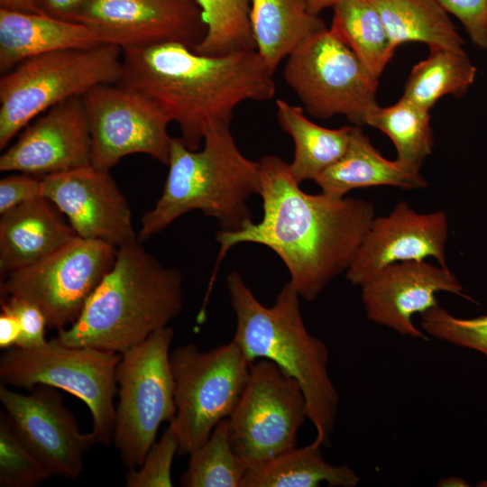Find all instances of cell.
<instances>
[{
	"label": "cell",
	"mask_w": 487,
	"mask_h": 487,
	"mask_svg": "<svg viewBox=\"0 0 487 487\" xmlns=\"http://www.w3.org/2000/svg\"><path fill=\"white\" fill-rule=\"evenodd\" d=\"M250 23L255 50L272 72L302 41L326 28L310 13L308 0H251Z\"/></svg>",
	"instance_id": "603a6c76"
},
{
	"label": "cell",
	"mask_w": 487,
	"mask_h": 487,
	"mask_svg": "<svg viewBox=\"0 0 487 487\" xmlns=\"http://www.w3.org/2000/svg\"><path fill=\"white\" fill-rule=\"evenodd\" d=\"M448 223L443 211L418 213L401 201L385 216L374 217L348 267L346 279L361 286L384 267L428 257L446 267Z\"/></svg>",
	"instance_id": "ac0fdd59"
},
{
	"label": "cell",
	"mask_w": 487,
	"mask_h": 487,
	"mask_svg": "<svg viewBox=\"0 0 487 487\" xmlns=\"http://www.w3.org/2000/svg\"><path fill=\"white\" fill-rule=\"evenodd\" d=\"M91 137V165L109 170L134 153L168 165L172 138L167 115L142 94L117 84H100L82 96Z\"/></svg>",
	"instance_id": "4fadbf2b"
},
{
	"label": "cell",
	"mask_w": 487,
	"mask_h": 487,
	"mask_svg": "<svg viewBox=\"0 0 487 487\" xmlns=\"http://www.w3.org/2000/svg\"><path fill=\"white\" fill-rule=\"evenodd\" d=\"M280 128L294 142V157L289 164L295 181L316 180L346 152L354 125L329 129L318 125L305 115L304 108L276 100Z\"/></svg>",
	"instance_id": "cb8c5ba5"
},
{
	"label": "cell",
	"mask_w": 487,
	"mask_h": 487,
	"mask_svg": "<svg viewBox=\"0 0 487 487\" xmlns=\"http://www.w3.org/2000/svg\"><path fill=\"white\" fill-rule=\"evenodd\" d=\"M420 316L421 327L428 335L487 356V315L462 318L436 305Z\"/></svg>",
	"instance_id": "d6a6232c"
},
{
	"label": "cell",
	"mask_w": 487,
	"mask_h": 487,
	"mask_svg": "<svg viewBox=\"0 0 487 487\" xmlns=\"http://www.w3.org/2000/svg\"><path fill=\"white\" fill-rule=\"evenodd\" d=\"M182 308V275L134 241L117 248L112 269L78 318L55 337L72 347L123 354L168 326Z\"/></svg>",
	"instance_id": "3957f363"
},
{
	"label": "cell",
	"mask_w": 487,
	"mask_h": 487,
	"mask_svg": "<svg viewBox=\"0 0 487 487\" xmlns=\"http://www.w3.org/2000/svg\"><path fill=\"white\" fill-rule=\"evenodd\" d=\"M226 285L236 316L233 340L250 363L270 360L299 383L316 429L314 441L329 447L340 398L327 369V346L306 328L299 295L288 281L273 306L265 307L238 271L227 276Z\"/></svg>",
	"instance_id": "277c9868"
},
{
	"label": "cell",
	"mask_w": 487,
	"mask_h": 487,
	"mask_svg": "<svg viewBox=\"0 0 487 487\" xmlns=\"http://www.w3.org/2000/svg\"><path fill=\"white\" fill-rule=\"evenodd\" d=\"M308 417L299 383L275 363L250 364L244 392L228 419L232 447L246 468L259 465L297 446V435Z\"/></svg>",
	"instance_id": "8fae6325"
},
{
	"label": "cell",
	"mask_w": 487,
	"mask_h": 487,
	"mask_svg": "<svg viewBox=\"0 0 487 487\" xmlns=\"http://www.w3.org/2000/svg\"><path fill=\"white\" fill-rule=\"evenodd\" d=\"M364 124L385 133L394 144L396 161L411 170L419 171L432 152L434 136L429 111L403 96L389 106H375Z\"/></svg>",
	"instance_id": "f1b7e54d"
},
{
	"label": "cell",
	"mask_w": 487,
	"mask_h": 487,
	"mask_svg": "<svg viewBox=\"0 0 487 487\" xmlns=\"http://www.w3.org/2000/svg\"><path fill=\"white\" fill-rule=\"evenodd\" d=\"M341 0H308L310 13L318 15L323 10L333 7Z\"/></svg>",
	"instance_id": "60d3db41"
},
{
	"label": "cell",
	"mask_w": 487,
	"mask_h": 487,
	"mask_svg": "<svg viewBox=\"0 0 487 487\" xmlns=\"http://www.w3.org/2000/svg\"><path fill=\"white\" fill-rule=\"evenodd\" d=\"M117 248L107 243L75 237L30 266L2 280L1 297H15L35 305L57 331L71 326L88 298L112 269Z\"/></svg>",
	"instance_id": "7c38bea8"
},
{
	"label": "cell",
	"mask_w": 487,
	"mask_h": 487,
	"mask_svg": "<svg viewBox=\"0 0 487 487\" xmlns=\"http://www.w3.org/2000/svg\"><path fill=\"white\" fill-rule=\"evenodd\" d=\"M121 357L97 348L68 346L53 338L37 347L5 350L0 358V381L28 391L48 385L78 398L91 412L97 443L106 446L114 436L115 373Z\"/></svg>",
	"instance_id": "52a82bcc"
},
{
	"label": "cell",
	"mask_w": 487,
	"mask_h": 487,
	"mask_svg": "<svg viewBox=\"0 0 487 487\" xmlns=\"http://www.w3.org/2000/svg\"><path fill=\"white\" fill-rule=\"evenodd\" d=\"M77 234L40 197L1 214L0 271L9 272L34 264L69 244Z\"/></svg>",
	"instance_id": "ffe728a7"
},
{
	"label": "cell",
	"mask_w": 487,
	"mask_h": 487,
	"mask_svg": "<svg viewBox=\"0 0 487 487\" xmlns=\"http://www.w3.org/2000/svg\"><path fill=\"white\" fill-rule=\"evenodd\" d=\"M173 335L169 326L160 328L121 354L115 373L119 400L113 440L128 470L142 464L161 424L175 416L170 360Z\"/></svg>",
	"instance_id": "9c48e42d"
},
{
	"label": "cell",
	"mask_w": 487,
	"mask_h": 487,
	"mask_svg": "<svg viewBox=\"0 0 487 487\" xmlns=\"http://www.w3.org/2000/svg\"><path fill=\"white\" fill-rule=\"evenodd\" d=\"M315 182L322 193L335 198H345L350 190L362 188L392 186L417 189L427 187L419 171L411 170L396 160L384 158L358 125H354L345 154Z\"/></svg>",
	"instance_id": "7402d4cb"
},
{
	"label": "cell",
	"mask_w": 487,
	"mask_h": 487,
	"mask_svg": "<svg viewBox=\"0 0 487 487\" xmlns=\"http://www.w3.org/2000/svg\"><path fill=\"white\" fill-rule=\"evenodd\" d=\"M52 476L32 454L13 428L5 411L0 413V486L35 487Z\"/></svg>",
	"instance_id": "1f68e13d"
},
{
	"label": "cell",
	"mask_w": 487,
	"mask_h": 487,
	"mask_svg": "<svg viewBox=\"0 0 487 487\" xmlns=\"http://www.w3.org/2000/svg\"><path fill=\"white\" fill-rule=\"evenodd\" d=\"M75 22L122 50L165 42L193 49L207 31L194 0H87Z\"/></svg>",
	"instance_id": "9a60e30c"
},
{
	"label": "cell",
	"mask_w": 487,
	"mask_h": 487,
	"mask_svg": "<svg viewBox=\"0 0 487 487\" xmlns=\"http://www.w3.org/2000/svg\"><path fill=\"white\" fill-rule=\"evenodd\" d=\"M176 413L170 427L179 442L178 455H189L228 418L246 386L251 363L231 342L203 351L193 343L170 352Z\"/></svg>",
	"instance_id": "ba28073f"
},
{
	"label": "cell",
	"mask_w": 487,
	"mask_h": 487,
	"mask_svg": "<svg viewBox=\"0 0 487 487\" xmlns=\"http://www.w3.org/2000/svg\"><path fill=\"white\" fill-rule=\"evenodd\" d=\"M42 197L41 179L17 174L0 180V214L29 200Z\"/></svg>",
	"instance_id": "8d00e7d4"
},
{
	"label": "cell",
	"mask_w": 487,
	"mask_h": 487,
	"mask_svg": "<svg viewBox=\"0 0 487 487\" xmlns=\"http://www.w3.org/2000/svg\"><path fill=\"white\" fill-rule=\"evenodd\" d=\"M22 394L0 384V400L13 428L51 475L78 478L84 455L97 443L96 434L79 431L56 388L39 384Z\"/></svg>",
	"instance_id": "5bb4252c"
},
{
	"label": "cell",
	"mask_w": 487,
	"mask_h": 487,
	"mask_svg": "<svg viewBox=\"0 0 487 487\" xmlns=\"http://www.w3.org/2000/svg\"><path fill=\"white\" fill-rule=\"evenodd\" d=\"M477 69L463 47L429 48L411 69L402 96L428 111L443 96H462L473 84Z\"/></svg>",
	"instance_id": "4316f807"
},
{
	"label": "cell",
	"mask_w": 487,
	"mask_h": 487,
	"mask_svg": "<svg viewBox=\"0 0 487 487\" xmlns=\"http://www.w3.org/2000/svg\"><path fill=\"white\" fill-rule=\"evenodd\" d=\"M360 287L369 320L417 339L426 340L427 335L414 325L412 317L438 305L437 292H449L475 302L464 293L463 285L447 266L425 261L390 264Z\"/></svg>",
	"instance_id": "e0dca14e"
},
{
	"label": "cell",
	"mask_w": 487,
	"mask_h": 487,
	"mask_svg": "<svg viewBox=\"0 0 487 487\" xmlns=\"http://www.w3.org/2000/svg\"><path fill=\"white\" fill-rule=\"evenodd\" d=\"M189 455L188 468L180 478L181 486L241 487L247 468L232 447L227 418Z\"/></svg>",
	"instance_id": "4dcf8cb0"
},
{
	"label": "cell",
	"mask_w": 487,
	"mask_h": 487,
	"mask_svg": "<svg viewBox=\"0 0 487 487\" xmlns=\"http://www.w3.org/2000/svg\"><path fill=\"white\" fill-rule=\"evenodd\" d=\"M463 24L471 41L487 50V0H436Z\"/></svg>",
	"instance_id": "d590c367"
},
{
	"label": "cell",
	"mask_w": 487,
	"mask_h": 487,
	"mask_svg": "<svg viewBox=\"0 0 487 487\" xmlns=\"http://www.w3.org/2000/svg\"><path fill=\"white\" fill-rule=\"evenodd\" d=\"M21 335L17 317L9 310L1 308L0 348L8 350L16 347Z\"/></svg>",
	"instance_id": "f35d334b"
},
{
	"label": "cell",
	"mask_w": 487,
	"mask_h": 487,
	"mask_svg": "<svg viewBox=\"0 0 487 487\" xmlns=\"http://www.w3.org/2000/svg\"><path fill=\"white\" fill-rule=\"evenodd\" d=\"M168 166L160 198L142 217L139 242L191 210L215 217L223 230H237L253 221L246 202L261 193L260 162L241 152L230 125L209 129L198 150L172 138Z\"/></svg>",
	"instance_id": "5b68a950"
},
{
	"label": "cell",
	"mask_w": 487,
	"mask_h": 487,
	"mask_svg": "<svg viewBox=\"0 0 487 487\" xmlns=\"http://www.w3.org/2000/svg\"><path fill=\"white\" fill-rule=\"evenodd\" d=\"M201 9L207 31L193 51L219 56L255 50L250 23L251 0H194Z\"/></svg>",
	"instance_id": "f546056e"
},
{
	"label": "cell",
	"mask_w": 487,
	"mask_h": 487,
	"mask_svg": "<svg viewBox=\"0 0 487 487\" xmlns=\"http://www.w3.org/2000/svg\"><path fill=\"white\" fill-rule=\"evenodd\" d=\"M439 487H468L471 486L463 477L450 475L441 477L436 484Z\"/></svg>",
	"instance_id": "b9f144b4"
},
{
	"label": "cell",
	"mask_w": 487,
	"mask_h": 487,
	"mask_svg": "<svg viewBox=\"0 0 487 487\" xmlns=\"http://www.w3.org/2000/svg\"><path fill=\"white\" fill-rule=\"evenodd\" d=\"M259 162L262 218L237 230L216 233L220 248L212 280L232 247L259 244L282 260L293 289L300 298L312 301L347 271L375 217V207L363 199L304 192L289 163L276 155H265Z\"/></svg>",
	"instance_id": "6da1fadb"
},
{
	"label": "cell",
	"mask_w": 487,
	"mask_h": 487,
	"mask_svg": "<svg viewBox=\"0 0 487 487\" xmlns=\"http://www.w3.org/2000/svg\"><path fill=\"white\" fill-rule=\"evenodd\" d=\"M179 442L168 426L146 454L142 464L125 473L126 487H171V465Z\"/></svg>",
	"instance_id": "836d02e7"
},
{
	"label": "cell",
	"mask_w": 487,
	"mask_h": 487,
	"mask_svg": "<svg viewBox=\"0 0 487 487\" xmlns=\"http://www.w3.org/2000/svg\"><path fill=\"white\" fill-rule=\"evenodd\" d=\"M386 28L393 52L403 43L460 48L464 40L436 0H370Z\"/></svg>",
	"instance_id": "484cf974"
},
{
	"label": "cell",
	"mask_w": 487,
	"mask_h": 487,
	"mask_svg": "<svg viewBox=\"0 0 487 487\" xmlns=\"http://www.w3.org/2000/svg\"><path fill=\"white\" fill-rule=\"evenodd\" d=\"M273 73L256 50L210 56L165 42L123 50L116 84L152 101L198 150L209 129L230 125L237 106L274 97Z\"/></svg>",
	"instance_id": "7a4b0ae2"
},
{
	"label": "cell",
	"mask_w": 487,
	"mask_h": 487,
	"mask_svg": "<svg viewBox=\"0 0 487 487\" xmlns=\"http://www.w3.org/2000/svg\"><path fill=\"white\" fill-rule=\"evenodd\" d=\"M41 195L78 236L119 248L138 240L129 204L109 170L92 165L41 177Z\"/></svg>",
	"instance_id": "2e32d148"
},
{
	"label": "cell",
	"mask_w": 487,
	"mask_h": 487,
	"mask_svg": "<svg viewBox=\"0 0 487 487\" xmlns=\"http://www.w3.org/2000/svg\"><path fill=\"white\" fill-rule=\"evenodd\" d=\"M91 165V137L81 96L39 115L0 156L1 171L46 176Z\"/></svg>",
	"instance_id": "d6986e66"
},
{
	"label": "cell",
	"mask_w": 487,
	"mask_h": 487,
	"mask_svg": "<svg viewBox=\"0 0 487 487\" xmlns=\"http://www.w3.org/2000/svg\"><path fill=\"white\" fill-rule=\"evenodd\" d=\"M314 440L303 447H293L248 468L241 487H355L359 476L346 464L334 465L322 455Z\"/></svg>",
	"instance_id": "d4e9b609"
},
{
	"label": "cell",
	"mask_w": 487,
	"mask_h": 487,
	"mask_svg": "<svg viewBox=\"0 0 487 487\" xmlns=\"http://www.w3.org/2000/svg\"><path fill=\"white\" fill-rule=\"evenodd\" d=\"M478 487H487V480H482L477 483Z\"/></svg>",
	"instance_id": "7bdbcfd3"
},
{
	"label": "cell",
	"mask_w": 487,
	"mask_h": 487,
	"mask_svg": "<svg viewBox=\"0 0 487 487\" xmlns=\"http://www.w3.org/2000/svg\"><path fill=\"white\" fill-rule=\"evenodd\" d=\"M103 44L82 23L42 14L0 9V71L3 74L22 61L41 54Z\"/></svg>",
	"instance_id": "44dd1931"
},
{
	"label": "cell",
	"mask_w": 487,
	"mask_h": 487,
	"mask_svg": "<svg viewBox=\"0 0 487 487\" xmlns=\"http://www.w3.org/2000/svg\"><path fill=\"white\" fill-rule=\"evenodd\" d=\"M332 8L330 30L379 79L394 52L378 10L370 0H341Z\"/></svg>",
	"instance_id": "83f0119b"
},
{
	"label": "cell",
	"mask_w": 487,
	"mask_h": 487,
	"mask_svg": "<svg viewBox=\"0 0 487 487\" xmlns=\"http://www.w3.org/2000/svg\"><path fill=\"white\" fill-rule=\"evenodd\" d=\"M123 50L113 44L56 51L29 58L0 79V148L57 104L95 86L116 84Z\"/></svg>",
	"instance_id": "8992f818"
},
{
	"label": "cell",
	"mask_w": 487,
	"mask_h": 487,
	"mask_svg": "<svg viewBox=\"0 0 487 487\" xmlns=\"http://www.w3.org/2000/svg\"><path fill=\"white\" fill-rule=\"evenodd\" d=\"M87 0H36L41 12L52 18L74 22Z\"/></svg>",
	"instance_id": "74e56055"
},
{
	"label": "cell",
	"mask_w": 487,
	"mask_h": 487,
	"mask_svg": "<svg viewBox=\"0 0 487 487\" xmlns=\"http://www.w3.org/2000/svg\"><path fill=\"white\" fill-rule=\"evenodd\" d=\"M1 308L12 312L18 319L21 335L16 347L32 348L44 345L45 327L48 326L43 313L35 305L21 299L1 297Z\"/></svg>",
	"instance_id": "e575fe53"
},
{
	"label": "cell",
	"mask_w": 487,
	"mask_h": 487,
	"mask_svg": "<svg viewBox=\"0 0 487 487\" xmlns=\"http://www.w3.org/2000/svg\"><path fill=\"white\" fill-rule=\"evenodd\" d=\"M0 9L25 14H42L36 0H0Z\"/></svg>",
	"instance_id": "ab89813d"
},
{
	"label": "cell",
	"mask_w": 487,
	"mask_h": 487,
	"mask_svg": "<svg viewBox=\"0 0 487 487\" xmlns=\"http://www.w3.org/2000/svg\"><path fill=\"white\" fill-rule=\"evenodd\" d=\"M283 78L316 118L340 115L363 126L378 105V79L330 28L312 34L287 57Z\"/></svg>",
	"instance_id": "30bf717a"
}]
</instances>
